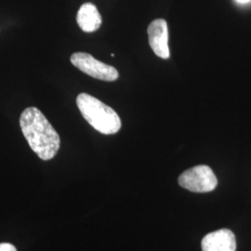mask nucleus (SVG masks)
Returning <instances> with one entry per match:
<instances>
[{
	"mask_svg": "<svg viewBox=\"0 0 251 251\" xmlns=\"http://www.w3.org/2000/svg\"><path fill=\"white\" fill-rule=\"evenodd\" d=\"M238 3H242V4H244V3H248V2H250V1H251V0H236Z\"/></svg>",
	"mask_w": 251,
	"mask_h": 251,
	"instance_id": "1a4fd4ad",
	"label": "nucleus"
},
{
	"mask_svg": "<svg viewBox=\"0 0 251 251\" xmlns=\"http://www.w3.org/2000/svg\"><path fill=\"white\" fill-rule=\"evenodd\" d=\"M71 63L81 72L85 73L96 79L110 82L117 80L119 76V74L115 67L100 62L89 53L75 52L73 54Z\"/></svg>",
	"mask_w": 251,
	"mask_h": 251,
	"instance_id": "20e7f679",
	"label": "nucleus"
},
{
	"mask_svg": "<svg viewBox=\"0 0 251 251\" xmlns=\"http://www.w3.org/2000/svg\"><path fill=\"white\" fill-rule=\"evenodd\" d=\"M0 251H17V250L12 244L1 243L0 244Z\"/></svg>",
	"mask_w": 251,
	"mask_h": 251,
	"instance_id": "6e6552de",
	"label": "nucleus"
},
{
	"mask_svg": "<svg viewBox=\"0 0 251 251\" xmlns=\"http://www.w3.org/2000/svg\"><path fill=\"white\" fill-rule=\"evenodd\" d=\"M202 251H235L236 239L229 229H221L207 233L201 242Z\"/></svg>",
	"mask_w": 251,
	"mask_h": 251,
	"instance_id": "423d86ee",
	"label": "nucleus"
},
{
	"mask_svg": "<svg viewBox=\"0 0 251 251\" xmlns=\"http://www.w3.org/2000/svg\"><path fill=\"white\" fill-rule=\"evenodd\" d=\"M149 45L155 55L162 59L170 58L169 48V30L168 24L164 19H156L152 21L148 26Z\"/></svg>",
	"mask_w": 251,
	"mask_h": 251,
	"instance_id": "39448f33",
	"label": "nucleus"
},
{
	"mask_svg": "<svg viewBox=\"0 0 251 251\" xmlns=\"http://www.w3.org/2000/svg\"><path fill=\"white\" fill-rule=\"evenodd\" d=\"M76 104L83 117L97 131L105 135L116 134L121 128V119L117 112L88 93H80Z\"/></svg>",
	"mask_w": 251,
	"mask_h": 251,
	"instance_id": "f03ea898",
	"label": "nucleus"
},
{
	"mask_svg": "<svg viewBox=\"0 0 251 251\" xmlns=\"http://www.w3.org/2000/svg\"><path fill=\"white\" fill-rule=\"evenodd\" d=\"M179 186L194 193H208L218 185L213 171L206 165L196 166L179 175Z\"/></svg>",
	"mask_w": 251,
	"mask_h": 251,
	"instance_id": "7ed1b4c3",
	"label": "nucleus"
},
{
	"mask_svg": "<svg viewBox=\"0 0 251 251\" xmlns=\"http://www.w3.org/2000/svg\"><path fill=\"white\" fill-rule=\"evenodd\" d=\"M76 22L82 31L92 33L97 31L100 26L101 16L95 5L92 3H85L77 12Z\"/></svg>",
	"mask_w": 251,
	"mask_h": 251,
	"instance_id": "0eeeda50",
	"label": "nucleus"
},
{
	"mask_svg": "<svg viewBox=\"0 0 251 251\" xmlns=\"http://www.w3.org/2000/svg\"><path fill=\"white\" fill-rule=\"evenodd\" d=\"M23 134L31 149L42 160L52 159L60 149L61 140L43 113L36 107L26 108L20 117Z\"/></svg>",
	"mask_w": 251,
	"mask_h": 251,
	"instance_id": "f257e3e1",
	"label": "nucleus"
}]
</instances>
